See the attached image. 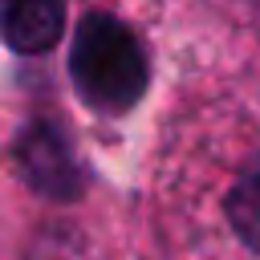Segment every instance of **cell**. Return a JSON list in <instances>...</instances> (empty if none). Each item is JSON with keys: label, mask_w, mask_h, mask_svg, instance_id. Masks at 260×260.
Segmentation results:
<instances>
[{"label": "cell", "mask_w": 260, "mask_h": 260, "mask_svg": "<svg viewBox=\"0 0 260 260\" xmlns=\"http://www.w3.org/2000/svg\"><path fill=\"white\" fill-rule=\"evenodd\" d=\"M154 191L199 244L260 260V61L203 65L158 126Z\"/></svg>", "instance_id": "1"}, {"label": "cell", "mask_w": 260, "mask_h": 260, "mask_svg": "<svg viewBox=\"0 0 260 260\" xmlns=\"http://www.w3.org/2000/svg\"><path fill=\"white\" fill-rule=\"evenodd\" d=\"M65 69L77 102L89 114L122 118L142 102L150 85V49L134 20L110 4H93L73 24Z\"/></svg>", "instance_id": "2"}, {"label": "cell", "mask_w": 260, "mask_h": 260, "mask_svg": "<svg viewBox=\"0 0 260 260\" xmlns=\"http://www.w3.org/2000/svg\"><path fill=\"white\" fill-rule=\"evenodd\" d=\"M4 45L16 57H45L61 45L69 24V0H0Z\"/></svg>", "instance_id": "4"}, {"label": "cell", "mask_w": 260, "mask_h": 260, "mask_svg": "<svg viewBox=\"0 0 260 260\" xmlns=\"http://www.w3.org/2000/svg\"><path fill=\"white\" fill-rule=\"evenodd\" d=\"M150 24L223 61H260V0H138Z\"/></svg>", "instance_id": "3"}]
</instances>
